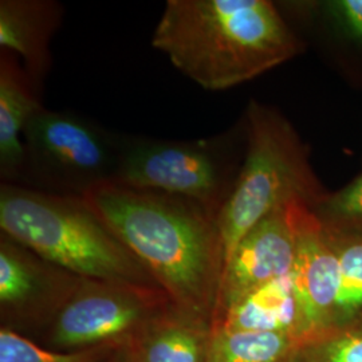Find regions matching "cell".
I'll return each instance as SVG.
<instances>
[{
    "instance_id": "18",
    "label": "cell",
    "mask_w": 362,
    "mask_h": 362,
    "mask_svg": "<svg viewBox=\"0 0 362 362\" xmlns=\"http://www.w3.org/2000/svg\"><path fill=\"white\" fill-rule=\"evenodd\" d=\"M291 362H362V327L334 330L303 341Z\"/></svg>"
},
{
    "instance_id": "10",
    "label": "cell",
    "mask_w": 362,
    "mask_h": 362,
    "mask_svg": "<svg viewBox=\"0 0 362 362\" xmlns=\"http://www.w3.org/2000/svg\"><path fill=\"white\" fill-rule=\"evenodd\" d=\"M310 338L332 332L339 293L336 248L327 224L306 207L299 223V242L291 272Z\"/></svg>"
},
{
    "instance_id": "8",
    "label": "cell",
    "mask_w": 362,
    "mask_h": 362,
    "mask_svg": "<svg viewBox=\"0 0 362 362\" xmlns=\"http://www.w3.org/2000/svg\"><path fill=\"white\" fill-rule=\"evenodd\" d=\"M82 279L0 233L1 327L38 338Z\"/></svg>"
},
{
    "instance_id": "3",
    "label": "cell",
    "mask_w": 362,
    "mask_h": 362,
    "mask_svg": "<svg viewBox=\"0 0 362 362\" xmlns=\"http://www.w3.org/2000/svg\"><path fill=\"white\" fill-rule=\"evenodd\" d=\"M0 233L81 278L160 288L83 197L1 182Z\"/></svg>"
},
{
    "instance_id": "14",
    "label": "cell",
    "mask_w": 362,
    "mask_h": 362,
    "mask_svg": "<svg viewBox=\"0 0 362 362\" xmlns=\"http://www.w3.org/2000/svg\"><path fill=\"white\" fill-rule=\"evenodd\" d=\"M212 326L230 332L281 333L300 341L310 339L291 274L240 298Z\"/></svg>"
},
{
    "instance_id": "17",
    "label": "cell",
    "mask_w": 362,
    "mask_h": 362,
    "mask_svg": "<svg viewBox=\"0 0 362 362\" xmlns=\"http://www.w3.org/2000/svg\"><path fill=\"white\" fill-rule=\"evenodd\" d=\"M119 346L55 351L7 327L0 329V362H109Z\"/></svg>"
},
{
    "instance_id": "13",
    "label": "cell",
    "mask_w": 362,
    "mask_h": 362,
    "mask_svg": "<svg viewBox=\"0 0 362 362\" xmlns=\"http://www.w3.org/2000/svg\"><path fill=\"white\" fill-rule=\"evenodd\" d=\"M212 321L170 302L128 346L134 362H208Z\"/></svg>"
},
{
    "instance_id": "20",
    "label": "cell",
    "mask_w": 362,
    "mask_h": 362,
    "mask_svg": "<svg viewBox=\"0 0 362 362\" xmlns=\"http://www.w3.org/2000/svg\"><path fill=\"white\" fill-rule=\"evenodd\" d=\"M333 7L350 37L362 40V0H339Z\"/></svg>"
},
{
    "instance_id": "19",
    "label": "cell",
    "mask_w": 362,
    "mask_h": 362,
    "mask_svg": "<svg viewBox=\"0 0 362 362\" xmlns=\"http://www.w3.org/2000/svg\"><path fill=\"white\" fill-rule=\"evenodd\" d=\"M318 206L338 221L362 224V175L337 194L324 197Z\"/></svg>"
},
{
    "instance_id": "12",
    "label": "cell",
    "mask_w": 362,
    "mask_h": 362,
    "mask_svg": "<svg viewBox=\"0 0 362 362\" xmlns=\"http://www.w3.org/2000/svg\"><path fill=\"white\" fill-rule=\"evenodd\" d=\"M42 91L34 85L21 59L0 50V180L23 185L26 153L23 134L30 118L42 107Z\"/></svg>"
},
{
    "instance_id": "6",
    "label": "cell",
    "mask_w": 362,
    "mask_h": 362,
    "mask_svg": "<svg viewBox=\"0 0 362 362\" xmlns=\"http://www.w3.org/2000/svg\"><path fill=\"white\" fill-rule=\"evenodd\" d=\"M233 133L200 140H158L124 134L115 182L194 200L219 219L242 170Z\"/></svg>"
},
{
    "instance_id": "15",
    "label": "cell",
    "mask_w": 362,
    "mask_h": 362,
    "mask_svg": "<svg viewBox=\"0 0 362 362\" xmlns=\"http://www.w3.org/2000/svg\"><path fill=\"white\" fill-rule=\"evenodd\" d=\"M342 224L345 227L327 224L339 270V293L332 332L362 327V224Z\"/></svg>"
},
{
    "instance_id": "1",
    "label": "cell",
    "mask_w": 362,
    "mask_h": 362,
    "mask_svg": "<svg viewBox=\"0 0 362 362\" xmlns=\"http://www.w3.org/2000/svg\"><path fill=\"white\" fill-rule=\"evenodd\" d=\"M83 199L175 305L212 321L224 272L216 216L187 197L119 182Z\"/></svg>"
},
{
    "instance_id": "16",
    "label": "cell",
    "mask_w": 362,
    "mask_h": 362,
    "mask_svg": "<svg viewBox=\"0 0 362 362\" xmlns=\"http://www.w3.org/2000/svg\"><path fill=\"white\" fill-rule=\"evenodd\" d=\"M302 342L281 333L230 332L212 326L208 362H291Z\"/></svg>"
},
{
    "instance_id": "21",
    "label": "cell",
    "mask_w": 362,
    "mask_h": 362,
    "mask_svg": "<svg viewBox=\"0 0 362 362\" xmlns=\"http://www.w3.org/2000/svg\"><path fill=\"white\" fill-rule=\"evenodd\" d=\"M109 362H134L133 357L130 356L128 348H119L116 353L113 354V357L109 360Z\"/></svg>"
},
{
    "instance_id": "9",
    "label": "cell",
    "mask_w": 362,
    "mask_h": 362,
    "mask_svg": "<svg viewBox=\"0 0 362 362\" xmlns=\"http://www.w3.org/2000/svg\"><path fill=\"white\" fill-rule=\"evenodd\" d=\"M303 202L275 209L245 235L224 264L212 322L240 298L290 275L297 260ZM314 208V207H313Z\"/></svg>"
},
{
    "instance_id": "4",
    "label": "cell",
    "mask_w": 362,
    "mask_h": 362,
    "mask_svg": "<svg viewBox=\"0 0 362 362\" xmlns=\"http://www.w3.org/2000/svg\"><path fill=\"white\" fill-rule=\"evenodd\" d=\"M246 125L243 167L218 219L224 264L245 235L275 209L291 202L317 207L324 199L306 146L285 117L251 101Z\"/></svg>"
},
{
    "instance_id": "5",
    "label": "cell",
    "mask_w": 362,
    "mask_h": 362,
    "mask_svg": "<svg viewBox=\"0 0 362 362\" xmlns=\"http://www.w3.org/2000/svg\"><path fill=\"white\" fill-rule=\"evenodd\" d=\"M124 134L90 118L42 107L27 124L23 187L83 197L117 180Z\"/></svg>"
},
{
    "instance_id": "7",
    "label": "cell",
    "mask_w": 362,
    "mask_h": 362,
    "mask_svg": "<svg viewBox=\"0 0 362 362\" xmlns=\"http://www.w3.org/2000/svg\"><path fill=\"white\" fill-rule=\"evenodd\" d=\"M170 302L160 288L83 278L40 333V346L55 351L128 348Z\"/></svg>"
},
{
    "instance_id": "11",
    "label": "cell",
    "mask_w": 362,
    "mask_h": 362,
    "mask_svg": "<svg viewBox=\"0 0 362 362\" xmlns=\"http://www.w3.org/2000/svg\"><path fill=\"white\" fill-rule=\"evenodd\" d=\"M64 19L55 0H1L0 50L13 52L42 91L52 69V40Z\"/></svg>"
},
{
    "instance_id": "2",
    "label": "cell",
    "mask_w": 362,
    "mask_h": 362,
    "mask_svg": "<svg viewBox=\"0 0 362 362\" xmlns=\"http://www.w3.org/2000/svg\"><path fill=\"white\" fill-rule=\"evenodd\" d=\"M152 46L209 91L248 82L305 49L269 0H168Z\"/></svg>"
}]
</instances>
